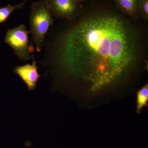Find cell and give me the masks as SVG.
I'll return each mask as SVG.
<instances>
[{
  "label": "cell",
  "mask_w": 148,
  "mask_h": 148,
  "mask_svg": "<svg viewBox=\"0 0 148 148\" xmlns=\"http://www.w3.org/2000/svg\"><path fill=\"white\" fill-rule=\"evenodd\" d=\"M107 7L88 12L64 40L61 60L66 71L98 91L123 79L138 57V33Z\"/></svg>",
  "instance_id": "1"
},
{
  "label": "cell",
  "mask_w": 148,
  "mask_h": 148,
  "mask_svg": "<svg viewBox=\"0 0 148 148\" xmlns=\"http://www.w3.org/2000/svg\"><path fill=\"white\" fill-rule=\"evenodd\" d=\"M53 22L54 19L45 0H41L32 4L29 18V32L32 34V39L36 45L37 52L41 51L45 35Z\"/></svg>",
  "instance_id": "2"
},
{
  "label": "cell",
  "mask_w": 148,
  "mask_h": 148,
  "mask_svg": "<svg viewBox=\"0 0 148 148\" xmlns=\"http://www.w3.org/2000/svg\"><path fill=\"white\" fill-rule=\"evenodd\" d=\"M29 33L26 26L20 24L15 28L8 29L5 37V42L12 49L14 54L21 61L31 59L30 54L34 50V47L29 45Z\"/></svg>",
  "instance_id": "3"
},
{
  "label": "cell",
  "mask_w": 148,
  "mask_h": 148,
  "mask_svg": "<svg viewBox=\"0 0 148 148\" xmlns=\"http://www.w3.org/2000/svg\"><path fill=\"white\" fill-rule=\"evenodd\" d=\"M52 16L57 19L72 20L79 16L81 6L76 0H45Z\"/></svg>",
  "instance_id": "4"
},
{
  "label": "cell",
  "mask_w": 148,
  "mask_h": 148,
  "mask_svg": "<svg viewBox=\"0 0 148 148\" xmlns=\"http://www.w3.org/2000/svg\"><path fill=\"white\" fill-rule=\"evenodd\" d=\"M32 64H27L23 66H16L14 69L13 72L17 74L25 83L29 90L36 89L38 80L41 76L38 73L37 62L34 55H32Z\"/></svg>",
  "instance_id": "5"
},
{
  "label": "cell",
  "mask_w": 148,
  "mask_h": 148,
  "mask_svg": "<svg viewBox=\"0 0 148 148\" xmlns=\"http://www.w3.org/2000/svg\"><path fill=\"white\" fill-rule=\"evenodd\" d=\"M116 8L121 12L133 19L140 17L139 13V0H113Z\"/></svg>",
  "instance_id": "6"
},
{
  "label": "cell",
  "mask_w": 148,
  "mask_h": 148,
  "mask_svg": "<svg viewBox=\"0 0 148 148\" xmlns=\"http://www.w3.org/2000/svg\"><path fill=\"white\" fill-rule=\"evenodd\" d=\"M27 0H25L24 1L16 5H7L5 6L0 8V24L4 23L8 19L11 14L16 10L21 9L24 8V5Z\"/></svg>",
  "instance_id": "7"
},
{
  "label": "cell",
  "mask_w": 148,
  "mask_h": 148,
  "mask_svg": "<svg viewBox=\"0 0 148 148\" xmlns=\"http://www.w3.org/2000/svg\"><path fill=\"white\" fill-rule=\"evenodd\" d=\"M148 100V85L146 84L138 91L137 96V112H140L146 106Z\"/></svg>",
  "instance_id": "8"
},
{
  "label": "cell",
  "mask_w": 148,
  "mask_h": 148,
  "mask_svg": "<svg viewBox=\"0 0 148 148\" xmlns=\"http://www.w3.org/2000/svg\"><path fill=\"white\" fill-rule=\"evenodd\" d=\"M139 13L140 17L144 20L147 21L148 19V0H139Z\"/></svg>",
  "instance_id": "9"
},
{
  "label": "cell",
  "mask_w": 148,
  "mask_h": 148,
  "mask_svg": "<svg viewBox=\"0 0 148 148\" xmlns=\"http://www.w3.org/2000/svg\"><path fill=\"white\" fill-rule=\"evenodd\" d=\"M76 1L79 3H81L84 2L86 0H76Z\"/></svg>",
  "instance_id": "10"
}]
</instances>
